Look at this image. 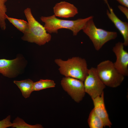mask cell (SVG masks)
Listing matches in <instances>:
<instances>
[{
  "label": "cell",
  "instance_id": "cell-1",
  "mask_svg": "<svg viewBox=\"0 0 128 128\" xmlns=\"http://www.w3.org/2000/svg\"><path fill=\"white\" fill-rule=\"evenodd\" d=\"M92 18L93 16H90L84 18L68 20L58 18L54 14L47 17L41 16L40 19L44 23V26L48 33H57L59 29L65 28L71 30L73 32V36H76L83 29L88 21Z\"/></svg>",
  "mask_w": 128,
  "mask_h": 128
},
{
  "label": "cell",
  "instance_id": "cell-18",
  "mask_svg": "<svg viewBox=\"0 0 128 128\" xmlns=\"http://www.w3.org/2000/svg\"><path fill=\"white\" fill-rule=\"evenodd\" d=\"M12 128H42V126L39 124L32 125L29 124L22 119L17 117L13 121Z\"/></svg>",
  "mask_w": 128,
  "mask_h": 128
},
{
  "label": "cell",
  "instance_id": "cell-17",
  "mask_svg": "<svg viewBox=\"0 0 128 128\" xmlns=\"http://www.w3.org/2000/svg\"><path fill=\"white\" fill-rule=\"evenodd\" d=\"M8 0H0V28L5 30L6 28L5 20L7 15L6 13L7 9L5 5Z\"/></svg>",
  "mask_w": 128,
  "mask_h": 128
},
{
  "label": "cell",
  "instance_id": "cell-6",
  "mask_svg": "<svg viewBox=\"0 0 128 128\" xmlns=\"http://www.w3.org/2000/svg\"><path fill=\"white\" fill-rule=\"evenodd\" d=\"M83 82L85 92L92 99L100 96L105 87L98 76L95 68L89 69L88 74Z\"/></svg>",
  "mask_w": 128,
  "mask_h": 128
},
{
  "label": "cell",
  "instance_id": "cell-19",
  "mask_svg": "<svg viewBox=\"0 0 128 128\" xmlns=\"http://www.w3.org/2000/svg\"><path fill=\"white\" fill-rule=\"evenodd\" d=\"M11 117L8 115L5 119L0 121V128H6L12 127L13 123L11 122Z\"/></svg>",
  "mask_w": 128,
  "mask_h": 128
},
{
  "label": "cell",
  "instance_id": "cell-14",
  "mask_svg": "<svg viewBox=\"0 0 128 128\" xmlns=\"http://www.w3.org/2000/svg\"><path fill=\"white\" fill-rule=\"evenodd\" d=\"M87 122L90 128H103L104 127L103 121L96 113L93 109L89 114Z\"/></svg>",
  "mask_w": 128,
  "mask_h": 128
},
{
  "label": "cell",
  "instance_id": "cell-2",
  "mask_svg": "<svg viewBox=\"0 0 128 128\" xmlns=\"http://www.w3.org/2000/svg\"><path fill=\"white\" fill-rule=\"evenodd\" d=\"M55 62L59 67L60 73L65 77L74 78L83 82L88 74L89 69L84 58L74 57L65 61L56 59Z\"/></svg>",
  "mask_w": 128,
  "mask_h": 128
},
{
  "label": "cell",
  "instance_id": "cell-3",
  "mask_svg": "<svg viewBox=\"0 0 128 128\" xmlns=\"http://www.w3.org/2000/svg\"><path fill=\"white\" fill-rule=\"evenodd\" d=\"M24 12L27 20L28 27L23 33L22 39L31 43H34L41 46L49 42L51 36L48 33L44 27L35 18L30 8H27Z\"/></svg>",
  "mask_w": 128,
  "mask_h": 128
},
{
  "label": "cell",
  "instance_id": "cell-13",
  "mask_svg": "<svg viewBox=\"0 0 128 128\" xmlns=\"http://www.w3.org/2000/svg\"><path fill=\"white\" fill-rule=\"evenodd\" d=\"M14 82L19 88L24 97L26 98L29 97L33 91V81L28 79L21 81H14Z\"/></svg>",
  "mask_w": 128,
  "mask_h": 128
},
{
  "label": "cell",
  "instance_id": "cell-16",
  "mask_svg": "<svg viewBox=\"0 0 128 128\" xmlns=\"http://www.w3.org/2000/svg\"><path fill=\"white\" fill-rule=\"evenodd\" d=\"M6 19L18 29L23 33L28 27V22L23 20L10 17L8 16L7 17Z\"/></svg>",
  "mask_w": 128,
  "mask_h": 128
},
{
  "label": "cell",
  "instance_id": "cell-7",
  "mask_svg": "<svg viewBox=\"0 0 128 128\" xmlns=\"http://www.w3.org/2000/svg\"><path fill=\"white\" fill-rule=\"evenodd\" d=\"M63 89L67 92L75 102H79L86 93L83 82L74 78L65 77L61 82Z\"/></svg>",
  "mask_w": 128,
  "mask_h": 128
},
{
  "label": "cell",
  "instance_id": "cell-8",
  "mask_svg": "<svg viewBox=\"0 0 128 128\" xmlns=\"http://www.w3.org/2000/svg\"><path fill=\"white\" fill-rule=\"evenodd\" d=\"M123 42H119L113 47L112 50L116 57L114 63L118 71L124 76L128 75V52L124 48Z\"/></svg>",
  "mask_w": 128,
  "mask_h": 128
},
{
  "label": "cell",
  "instance_id": "cell-10",
  "mask_svg": "<svg viewBox=\"0 0 128 128\" xmlns=\"http://www.w3.org/2000/svg\"><path fill=\"white\" fill-rule=\"evenodd\" d=\"M53 9L54 15L60 17H72L78 13V9L74 5L65 1L56 4Z\"/></svg>",
  "mask_w": 128,
  "mask_h": 128
},
{
  "label": "cell",
  "instance_id": "cell-20",
  "mask_svg": "<svg viewBox=\"0 0 128 128\" xmlns=\"http://www.w3.org/2000/svg\"><path fill=\"white\" fill-rule=\"evenodd\" d=\"M119 9L125 15L127 19H128V8L121 5H119L118 6Z\"/></svg>",
  "mask_w": 128,
  "mask_h": 128
},
{
  "label": "cell",
  "instance_id": "cell-11",
  "mask_svg": "<svg viewBox=\"0 0 128 128\" xmlns=\"http://www.w3.org/2000/svg\"><path fill=\"white\" fill-rule=\"evenodd\" d=\"M107 4L110 11L107 10V15L122 36L124 40L123 42L124 46H127L128 45V23L120 20L115 14L108 4Z\"/></svg>",
  "mask_w": 128,
  "mask_h": 128
},
{
  "label": "cell",
  "instance_id": "cell-4",
  "mask_svg": "<svg viewBox=\"0 0 128 128\" xmlns=\"http://www.w3.org/2000/svg\"><path fill=\"white\" fill-rule=\"evenodd\" d=\"M95 69L98 76L105 86L117 87L121 85L124 80V76L118 71L114 63L110 60L100 62Z\"/></svg>",
  "mask_w": 128,
  "mask_h": 128
},
{
  "label": "cell",
  "instance_id": "cell-12",
  "mask_svg": "<svg viewBox=\"0 0 128 128\" xmlns=\"http://www.w3.org/2000/svg\"><path fill=\"white\" fill-rule=\"evenodd\" d=\"M19 60L18 58L13 60L0 59V73L8 77L13 76Z\"/></svg>",
  "mask_w": 128,
  "mask_h": 128
},
{
  "label": "cell",
  "instance_id": "cell-9",
  "mask_svg": "<svg viewBox=\"0 0 128 128\" xmlns=\"http://www.w3.org/2000/svg\"><path fill=\"white\" fill-rule=\"evenodd\" d=\"M95 112L103 122L104 127H110L112 124L105 108L104 101V92L101 95L92 99Z\"/></svg>",
  "mask_w": 128,
  "mask_h": 128
},
{
  "label": "cell",
  "instance_id": "cell-5",
  "mask_svg": "<svg viewBox=\"0 0 128 128\" xmlns=\"http://www.w3.org/2000/svg\"><path fill=\"white\" fill-rule=\"evenodd\" d=\"M92 18L87 22L82 29L92 42L95 49L100 50L106 42L115 39L117 33L98 28L96 26Z\"/></svg>",
  "mask_w": 128,
  "mask_h": 128
},
{
  "label": "cell",
  "instance_id": "cell-15",
  "mask_svg": "<svg viewBox=\"0 0 128 128\" xmlns=\"http://www.w3.org/2000/svg\"><path fill=\"white\" fill-rule=\"evenodd\" d=\"M54 81L50 79H40L39 81L33 82V91H38L42 89L55 87Z\"/></svg>",
  "mask_w": 128,
  "mask_h": 128
},
{
  "label": "cell",
  "instance_id": "cell-21",
  "mask_svg": "<svg viewBox=\"0 0 128 128\" xmlns=\"http://www.w3.org/2000/svg\"><path fill=\"white\" fill-rule=\"evenodd\" d=\"M122 5L128 7V0H116Z\"/></svg>",
  "mask_w": 128,
  "mask_h": 128
}]
</instances>
